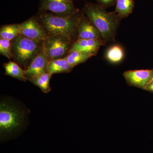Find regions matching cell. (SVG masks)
Listing matches in <instances>:
<instances>
[{"instance_id": "6da1fadb", "label": "cell", "mask_w": 153, "mask_h": 153, "mask_svg": "<svg viewBox=\"0 0 153 153\" xmlns=\"http://www.w3.org/2000/svg\"><path fill=\"white\" fill-rule=\"evenodd\" d=\"M30 110L19 100L10 96H1V140L11 139L24 132L30 123Z\"/></svg>"}, {"instance_id": "7a4b0ae2", "label": "cell", "mask_w": 153, "mask_h": 153, "mask_svg": "<svg viewBox=\"0 0 153 153\" xmlns=\"http://www.w3.org/2000/svg\"><path fill=\"white\" fill-rule=\"evenodd\" d=\"M80 13L61 16L46 11H39L36 19L48 36H63L75 41L77 39V22Z\"/></svg>"}, {"instance_id": "3957f363", "label": "cell", "mask_w": 153, "mask_h": 153, "mask_svg": "<svg viewBox=\"0 0 153 153\" xmlns=\"http://www.w3.org/2000/svg\"><path fill=\"white\" fill-rule=\"evenodd\" d=\"M84 13L101 34L105 44L114 41L121 18L115 12H109L100 4L86 3Z\"/></svg>"}, {"instance_id": "277c9868", "label": "cell", "mask_w": 153, "mask_h": 153, "mask_svg": "<svg viewBox=\"0 0 153 153\" xmlns=\"http://www.w3.org/2000/svg\"><path fill=\"white\" fill-rule=\"evenodd\" d=\"M43 41H34L20 35L14 38L11 41V53L14 62L24 70L27 69L42 52Z\"/></svg>"}, {"instance_id": "5b68a950", "label": "cell", "mask_w": 153, "mask_h": 153, "mask_svg": "<svg viewBox=\"0 0 153 153\" xmlns=\"http://www.w3.org/2000/svg\"><path fill=\"white\" fill-rule=\"evenodd\" d=\"M74 41L63 36H52L43 41V51L49 60L65 58Z\"/></svg>"}, {"instance_id": "8992f818", "label": "cell", "mask_w": 153, "mask_h": 153, "mask_svg": "<svg viewBox=\"0 0 153 153\" xmlns=\"http://www.w3.org/2000/svg\"><path fill=\"white\" fill-rule=\"evenodd\" d=\"M39 11H46L61 16H73L79 13L73 0H39Z\"/></svg>"}, {"instance_id": "52a82bcc", "label": "cell", "mask_w": 153, "mask_h": 153, "mask_svg": "<svg viewBox=\"0 0 153 153\" xmlns=\"http://www.w3.org/2000/svg\"><path fill=\"white\" fill-rule=\"evenodd\" d=\"M20 35L34 41H43L48 36L34 16L19 24Z\"/></svg>"}, {"instance_id": "ba28073f", "label": "cell", "mask_w": 153, "mask_h": 153, "mask_svg": "<svg viewBox=\"0 0 153 153\" xmlns=\"http://www.w3.org/2000/svg\"><path fill=\"white\" fill-rule=\"evenodd\" d=\"M123 76L130 86L144 89L153 79V69H140L125 71Z\"/></svg>"}, {"instance_id": "9c48e42d", "label": "cell", "mask_w": 153, "mask_h": 153, "mask_svg": "<svg viewBox=\"0 0 153 153\" xmlns=\"http://www.w3.org/2000/svg\"><path fill=\"white\" fill-rule=\"evenodd\" d=\"M77 40L102 38L98 29L84 14H80L77 22Z\"/></svg>"}, {"instance_id": "30bf717a", "label": "cell", "mask_w": 153, "mask_h": 153, "mask_svg": "<svg viewBox=\"0 0 153 153\" xmlns=\"http://www.w3.org/2000/svg\"><path fill=\"white\" fill-rule=\"evenodd\" d=\"M49 60L42 51L25 70V76L27 80L48 72Z\"/></svg>"}, {"instance_id": "8fae6325", "label": "cell", "mask_w": 153, "mask_h": 153, "mask_svg": "<svg viewBox=\"0 0 153 153\" xmlns=\"http://www.w3.org/2000/svg\"><path fill=\"white\" fill-rule=\"evenodd\" d=\"M105 44L102 38L78 39L72 44L69 53L74 51H81L91 53L94 56L97 54L100 47Z\"/></svg>"}, {"instance_id": "7c38bea8", "label": "cell", "mask_w": 153, "mask_h": 153, "mask_svg": "<svg viewBox=\"0 0 153 153\" xmlns=\"http://www.w3.org/2000/svg\"><path fill=\"white\" fill-rule=\"evenodd\" d=\"M73 68L66 58L53 59L49 60L48 73L52 75L57 73H69Z\"/></svg>"}, {"instance_id": "4fadbf2b", "label": "cell", "mask_w": 153, "mask_h": 153, "mask_svg": "<svg viewBox=\"0 0 153 153\" xmlns=\"http://www.w3.org/2000/svg\"><path fill=\"white\" fill-rule=\"evenodd\" d=\"M3 67L6 75L22 81L25 82L27 80L25 76V70L14 61H10L8 63H4Z\"/></svg>"}, {"instance_id": "5bb4252c", "label": "cell", "mask_w": 153, "mask_h": 153, "mask_svg": "<svg viewBox=\"0 0 153 153\" xmlns=\"http://www.w3.org/2000/svg\"><path fill=\"white\" fill-rule=\"evenodd\" d=\"M115 13L122 19L128 17L133 11L134 3L133 0H116Z\"/></svg>"}, {"instance_id": "9a60e30c", "label": "cell", "mask_w": 153, "mask_h": 153, "mask_svg": "<svg viewBox=\"0 0 153 153\" xmlns=\"http://www.w3.org/2000/svg\"><path fill=\"white\" fill-rule=\"evenodd\" d=\"M52 76V75L47 72L28 80L39 87L44 93H48L50 92L51 89L50 80Z\"/></svg>"}, {"instance_id": "2e32d148", "label": "cell", "mask_w": 153, "mask_h": 153, "mask_svg": "<svg viewBox=\"0 0 153 153\" xmlns=\"http://www.w3.org/2000/svg\"><path fill=\"white\" fill-rule=\"evenodd\" d=\"M93 56L92 54L87 52L74 51L70 52L65 58L68 63L74 67L80 63H84Z\"/></svg>"}, {"instance_id": "e0dca14e", "label": "cell", "mask_w": 153, "mask_h": 153, "mask_svg": "<svg viewBox=\"0 0 153 153\" xmlns=\"http://www.w3.org/2000/svg\"><path fill=\"white\" fill-rule=\"evenodd\" d=\"M124 52L122 47L119 45H114L108 48L105 54L107 60L111 63H117L123 59Z\"/></svg>"}, {"instance_id": "ac0fdd59", "label": "cell", "mask_w": 153, "mask_h": 153, "mask_svg": "<svg viewBox=\"0 0 153 153\" xmlns=\"http://www.w3.org/2000/svg\"><path fill=\"white\" fill-rule=\"evenodd\" d=\"M19 35H20L19 24L4 25L0 29L1 38L11 41Z\"/></svg>"}, {"instance_id": "d6986e66", "label": "cell", "mask_w": 153, "mask_h": 153, "mask_svg": "<svg viewBox=\"0 0 153 153\" xmlns=\"http://www.w3.org/2000/svg\"><path fill=\"white\" fill-rule=\"evenodd\" d=\"M0 54L10 59L12 58L11 53V41L3 38L0 39Z\"/></svg>"}, {"instance_id": "ffe728a7", "label": "cell", "mask_w": 153, "mask_h": 153, "mask_svg": "<svg viewBox=\"0 0 153 153\" xmlns=\"http://www.w3.org/2000/svg\"><path fill=\"white\" fill-rule=\"evenodd\" d=\"M99 3V4L104 7H108L116 3V0H97Z\"/></svg>"}, {"instance_id": "44dd1931", "label": "cell", "mask_w": 153, "mask_h": 153, "mask_svg": "<svg viewBox=\"0 0 153 153\" xmlns=\"http://www.w3.org/2000/svg\"><path fill=\"white\" fill-rule=\"evenodd\" d=\"M145 90L153 92V79L145 88Z\"/></svg>"}]
</instances>
